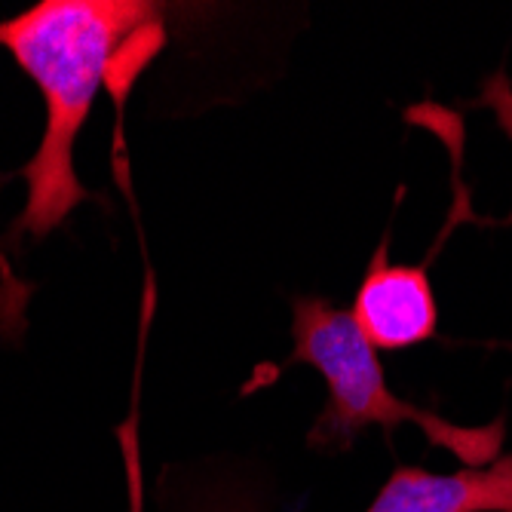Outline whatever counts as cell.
<instances>
[{
    "label": "cell",
    "mask_w": 512,
    "mask_h": 512,
    "mask_svg": "<svg viewBox=\"0 0 512 512\" xmlns=\"http://www.w3.org/2000/svg\"><path fill=\"white\" fill-rule=\"evenodd\" d=\"M166 7L151 0H43L0 22V46L37 83L46 126L22 166L28 184L16 230L43 240L92 194L74 169V145L99 89L126 59L154 56Z\"/></svg>",
    "instance_id": "obj_1"
},
{
    "label": "cell",
    "mask_w": 512,
    "mask_h": 512,
    "mask_svg": "<svg viewBox=\"0 0 512 512\" xmlns=\"http://www.w3.org/2000/svg\"><path fill=\"white\" fill-rule=\"evenodd\" d=\"M292 362L313 365L329 387V402L316 417L310 445L347 448L362 430L414 424L430 445L460 457L467 467L494 463L503 445V421L491 427H457L436 411L417 408L396 396L387 384L378 350L368 344L353 319V310L335 307L329 298L301 295L292 304Z\"/></svg>",
    "instance_id": "obj_2"
},
{
    "label": "cell",
    "mask_w": 512,
    "mask_h": 512,
    "mask_svg": "<svg viewBox=\"0 0 512 512\" xmlns=\"http://www.w3.org/2000/svg\"><path fill=\"white\" fill-rule=\"evenodd\" d=\"M390 234L371 255V264L353 298V319L375 350H408L439 329V304L427 264H393L387 258Z\"/></svg>",
    "instance_id": "obj_3"
},
{
    "label": "cell",
    "mask_w": 512,
    "mask_h": 512,
    "mask_svg": "<svg viewBox=\"0 0 512 512\" xmlns=\"http://www.w3.org/2000/svg\"><path fill=\"white\" fill-rule=\"evenodd\" d=\"M365 512H512V454L457 473L396 467Z\"/></svg>",
    "instance_id": "obj_4"
},
{
    "label": "cell",
    "mask_w": 512,
    "mask_h": 512,
    "mask_svg": "<svg viewBox=\"0 0 512 512\" xmlns=\"http://www.w3.org/2000/svg\"><path fill=\"white\" fill-rule=\"evenodd\" d=\"M479 105L488 108L497 120V126L512 138V83L506 77V71H494L485 86H482V96H479Z\"/></svg>",
    "instance_id": "obj_5"
}]
</instances>
